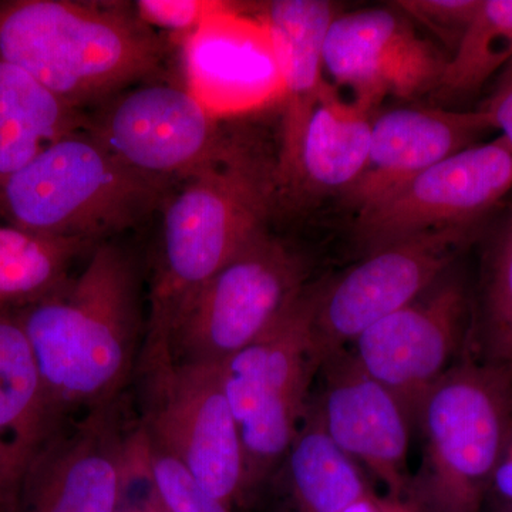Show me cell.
<instances>
[{"instance_id": "6", "label": "cell", "mask_w": 512, "mask_h": 512, "mask_svg": "<svg viewBox=\"0 0 512 512\" xmlns=\"http://www.w3.org/2000/svg\"><path fill=\"white\" fill-rule=\"evenodd\" d=\"M319 288L309 286L274 329L220 365L244 448L245 495L285 461L308 410L320 370L312 335Z\"/></svg>"}, {"instance_id": "34", "label": "cell", "mask_w": 512, "mask_h": 512, "mask_svg": "<svg viewBox=\"0 0 512 512\" xmlns=\"http://www.w3.org/2000/svg\"><path fill=\"white\" fill-rule=\"evenodd\" d=\"M483 512H512V503H504V501L488 498Z\"/></svg>"}, {"instance_id": "24", "label": "cell", "mask_w": 512, "mask_h": 512, "mask_svg": "<svg viewBox=\"0 0 512 512\" xmlns=\"http://www.w3.org/2000/svg\"><path fill=\"white\" fill-rule=\"evenodd\" d=\"M93 245L42 237L0 221V309H19L53 291Z\"/></svg>"}, {"instance_id": "28", "label": "cell", "mask_w": 512, "mask_h": 512, "mask_svg": "<svg viewBox=\"0 0 512 512\" xmlns=\"http://www.w3.org/2000/svg\"><path fill=\"white\" fill-rule=\"evenodd\" d=\"M138 19L153 30H163L183 40L208 20L220 15L231 2L218 0H138L133 3Z\"/></svg>"}, {"instance_id": "8", "label": "cell", "mask_w": 512, "mask_h": 512, "mask_svg": "<svg viewBox=\"0 0 512 512\" xmlns=\"http://www.w3.org/2000/svg\"><path fill=\"white\" fill-rule=\"evenodd\" d=\"M480 227L450 228L400 239L367 254L320 285L312 335L320 367L375 323L416 301L453 268Z\"/></svg>"}, {"instance_id": "12", "label": "cell", "mask_w": 512, "mask_h": 512, "mask_svg": "<svg viewBox=\"0 0 512 512\" xmlns=\"http://www.w3.org/2000/svg\"><path fill=\"white\" fill-rule=\"evenodd\" d=\"M86 131L127 167L174 183L210 163L227 140L217 117L171 83L124 90L99 106Z\"/></svg>"}, {"instance_id": "4", "label": "cell", "mask_w": 512, "mask_h": 512, "mask_svg": "<svg viewBox=\"0 0 512 512\" xmlns=\"http://www.w3.org/2000/svg\"><path fill=\"white\" fill-rule=\"evenodd\" d=\"M174 184L134 171L76 131L0 183V221L97 247L161 210Z\"/></svg>"}, {"instance_id": "31", "label": "cell", "mask_w": 512, "mask_h": 512, "mask_svg": "<svg viewBox=\"0 0 512 512\" xmlns=\"http://www.w3.org/2000/svg\"><path fill=\"white\" fill-rule=\"evenodd\" d=\"M488 498L512 503V433L495 468Z\"/></svg>"}, {"instance_id": "20", "label": "cell", "mask_w": 512, "mask_h": 512, "mask_svg": "<svg viewBox=\"0 0 512 512\" xmlns=\"http://www.w3.org/2000/svg\"><path fill=\"white\" fill-rule=\"evenodd\" d=\"M372 111L325 83L303 134L298 188L342 195L355 183L369 157Z\"/></svg>"}, {"instance_id": "17", "label": "cell", "mask_w": 512, "mask_h": 512, "mask_svg": "<svg viewBox=\"0 0 512 512\" xmlns=\"http://www.w3.org/2000/svg\"><path fill=\"white\" fill-rule=\"evenodd\" d=\"M494 130L487 111L403 107L373 121L365 170L343 192V204L359 212L399 190L414 177Z\"/></svg>"}, {"instance_id": "7", "label": "cell", "mask_w": 512, "mask_h": 512, "mask_svg": "<svg viewBox=\"0 0 512 512\" xmlns=\"http://www.w3.org/2000/svg\"><path fill=\"white\" fill-rule=\"evenodd\" d=\"M306 279L303 256L265 229L185 303L168 338V362L221 365L292 311Z\"/></svg>"}, {"instance_id": "22", "label": "cell", "mask_w": 512, "mask_h": 512, "mask_svg": "<svg viewBox=\"0 0 512 512\" xmlns=\"http://www.w3.org/2000/svg\"><path fill=\"white\" fill-rule=\"evenodd\" d=\"M286 463L296 512H345L373 495L359 464L330 439L315 402L308 404Z\"/></svg>"}, {"instance_id": "5", "label": "cell", "mask_w": 512, "mask_h": 512, "mask_svg": "<svg viewBox=\"0 0 512 512\" xmlns=\"http://www.w3.org/2000/svg\"><path fill=\"white\" fill-rule=\"evenodd\" d=\"M416 427L423 457L410 477L407 511L483 512L512 433V367L464 353L427 392Z\"/></svg>"}, {"instance_id": "18", "label": "cell", "mask_w": 512, "mask_h": 512, "mask_svg": "<svg viewBox=\"0 0 512 512\" xmlns=\"http://www.w3.org/2000/svg\"><path fill=\"white\" fill-rule=\"evenodd\" d=\"M281 76L284 116L276 156L279 190L298 188L303 134L328 82L323 64L326 35L336 6L325 0H275L261 12Z\"/></svg>"}, {"instance_id": "19", "label": "cell", "mask_w": 512, "mask_h": 512, "mask_svg": "<svg viewBox=\"0 0 512 512\" xmlns=\"http://www.w3.org/2000/svg\"><path fill=\"white\" fill-rule=\"evenodd\" d=\"M56 412L15 309H0V473L18 500Z\"/></svg>"}, {"instance_id": "23", "label": "cell", "mask_w": 512, "mask_h": 512, "mask_svg": "<svg viewBox=\"0 0 512 512\" xmlns=\"http://www.w3.org/2000/svg\"><path fill=\"white\" fill-rule=\"evenodd\" d=\"M464 353L484 365L512 367V207L484 252Z\"/></svg>"}, {"instance_id": "33", "label": "cell", "mask_w": 512, "mask_h": 512, "mask_svg": "<svg viewBox=\"0 0 512 512\" xmlns=\"http://www.w3.org/2000/svg\"><path fill=\"white\" fill-rule=\"evenodd\" d=\"M16 497L0 473V512H15Z\"/></svg>"}, {"instance_id": "35", "label": "cell", "mask_w": 512, "mask_h": 512, "mask_svg": "<svg viewBox=\"0 0 512 512\" xmlns=\"http://www.w3.org/2000/svg\"><path fill=\"white\" fill-rule=\"evenodd\" d=\"M124 512H167L164 508H150V510H136V511H124Z\"/></svg>"}, {"instance_id": "11", "label": "cell", "mask_w": 512, "mask_h": 512, "mask_svg": "<svg viewBox=\"0 0 512 512\" xmlns=\"http://www.w3.org/2000/svg\"><path fill=\"white\" fill-rule=\"evenodd\" d=\"M470 319L471 293L450 269L416 301L363 332L352 356L393 393L416 429L427 392L464 355Z\"/></svg>"}, {"instance_id": "10", "label": "cell", "mask_w": 512, "mask_h": 512, "mask_svg": "<svg viewBox=\"0 0 512 512\" xmlns=\"http://www.w3.org/2000/svg\"><path fill=\"white\" fill-rule=\"evenodd\" d=\"M512 191V148L503 137L440 161L356 214L353 234L367 254L400 239L477 228Z\"/></svg>"}, {"instance_id": "2", "label": "cell", "mask_w": 512, "mask_h": 512, "mask_svg": "<svg viewBox=\"0 0 512 512\" xmlns=\"http://www.w3.org/2000/svg\"><path fill=\"white\" fill-rule=\"evenodd\" d=\"M15 311L56 414L120 397L141 330L136 266L123 249L97 245L79 275Z\"/></svg>"}, {"instance_id": "15", "label": "cell", "mask_w": 512, "mask_h": 512, "mask_svg": "<svg viewBox=\"0 0 512 512\" xmlns=\"http://www.w3.org/2000/svg\"><path fill=\"white\" fill-rule=\"evenodd\" d=\"M318 407L330 439L356 464H362L404 503L410 433L414 429L399 400L357 365L346 350L329 357Z\"/></svg>"}, {"instance_id": "9", "label": "cell", "mask_w": 512, "mask_h": 512, "mask_svg": "<svg viewBox=\"0 0 512 512\" xmlns=\"http://www.w3.org/2000/svg\"><path fill=\"white\" fill-rule=\"evenodd\" d=\"M146 375L150 406L143 424L153 443L222 503L231 507L245 497L244 448L220 365L165 362Z\"/></svg>"}, {"instance_id": "3", "label": "cell", "mask_w": 512, "mask_h": 512, "mask_svg": "<svg viewBox=\"0 0 512 512\" xmlns=\"http://www.w3.org/2000/svg\"><path fill=\"white\" fill-rule=\"evenodd\" d=\"M165 46L123 2H0V62L74 110L101 106L156 76Z\"/></svg>"}, {"instance_id": "21", "label": "cell", "mask_w": 512, "mask_h": 512, "mask_svg": "<svg viewBox=\"0 0 512 512\" xmlns=\"http://www.w3.org/2000/svg\"><path fill=\"white\" fill-rule=\"evenodd\" d=\"M64 104L22 70L0 62V183L60 138L86 130Z\"/></svg>"}, {"instance_id": "26", "label": "cell", "mask_w": 512, "mask_h": 512, "mask_svg": "<svg viewBox=\"0 0 512 512\" xmlns=\"http://www.w3.org/2000/svg\"><path fill=\"white\" fill-rule=\"evenodd\" d=\"M164 508L153 463V444L144 424L128 429L119 463L117 512Z\"/></svg>"}, {"instance_id": "16", "label": "cell", "mask_w": 512, "mask_h": 512, "mask_svg": "<svg viewBox=\"0 0 512 512\" xmlns=\"http://www.w3.org/2000/svg\"><path fill=\"white\" fill-rule=\"evenodd\" d=\"M119 399L90 409L69 436L47 441L20 485L15 512H117L128 431Z\"/></svg>"}, {"instance_id": "1", "label": "cell", "mask_w": 512, "mask_h": 512, "mask_svg": "<svg viewBox=\"0 0 512 512\" xmlns=\"http://www.w3.org/2000/svg\"><path fill=\"white\" fill-rule=\"evenodd\" d=\"M279 191L276 164L227 137L210 163L177 181L163 207L160 256L150 292L144 372L168 359L178 313L265 231Z\"/></svg>"}, {"instance_id": "27", "label": "cell", "mask_w": 512, "mask_h": 512, "mask_svg": "<svg viewBox=\"0 0 512 512\" xmlns=\"http://www.w3.org/2000/svg\"><path fill=\"white\" fill-rule=\"evenodd\" d=\"M153 444V463L161 503L167 512H231L229 505L214 495L188 473L187 468Z\"/></svg>"}, {"instance_id": "25", "label": "cell", "mask_w": 512, "mask_h": 512, "mask_svg": "<svg viewBox=\"0 0 512 512\" xmlns=\"http://www.w3.org/2000/svg\"><path fill=\"white\" fill-rule=\"evenodd\" d=\"M512 62V0H481L476 15L448 56L436 96L456 100L477 93Z\"/></svg>"}, {"instance_id": "30", "label": "cell", "mask_w": 512, "mask_h": 512, "mask_svg": "<svg viewBox=\"0 0 512 512\" xmlns=\"http://www.w3.org/2000/svg\"><path fill=\"white\" fill-rule=\"evenodd\" d=\"M481 109L487 111L494 130H500L501 137L512 148V62L493 97Z\"/></svg>"}, {"instance_id": "29", "label": "cell", "mask_w": 512, "mask_h": 512, "mask_svg": "<svg viewBox=\"0 0 512 512\" xmlns=\"http://www.w3.org/2000/svg\"><path fill=\"white\" fill-rule=\"evenodd\" d=\"M481 0H400L396 8L430 29L450 49H456Z\"/></svg>"}, {"instance_id": "14", "label": "cell", "mask_w": 512, "mask_h": 512, "mask_svg": "<svg viewBox=\"0 0 512 512\" xmlns=\"http://www.w3.org/2000/svg\"><path fill=\"white\" fill-rule=\"evenodd\" d=\"M184 86L218 120L281 101L274 45L261 15L231 3L181 40Z\"/></svg>"}, {"instance_id": "32", "label": "cell", "mask_w": 512, "mask_h": 512, "mask_svg": "<svg viewBox=\"0 0 512 512\" xmlns=\"http://www.w3.org/2000/svg\"><path fill=\"white\" fill-rule=\"evenodd\" d=\"M345 512H409L406 505L403 503H396V501H380L375 495L359 501L352 507L348 508Z\"/></svg>"}, {"instance_id": "13", "label": "cell", "mask_w": 512, "mask_h": 512, "mask_svg": "<svg viewBox=\"0 0 512 512\" xmlns=\"http://www.w3.org/2000/svg\"><path fill=\"white\" fill-rule=\"evenodd\" d=\"M447 60L397 8L336 16L323 47L333 86L372 110L386 97L413 100L436 92Z\"/></svg>"}]
</instances>
